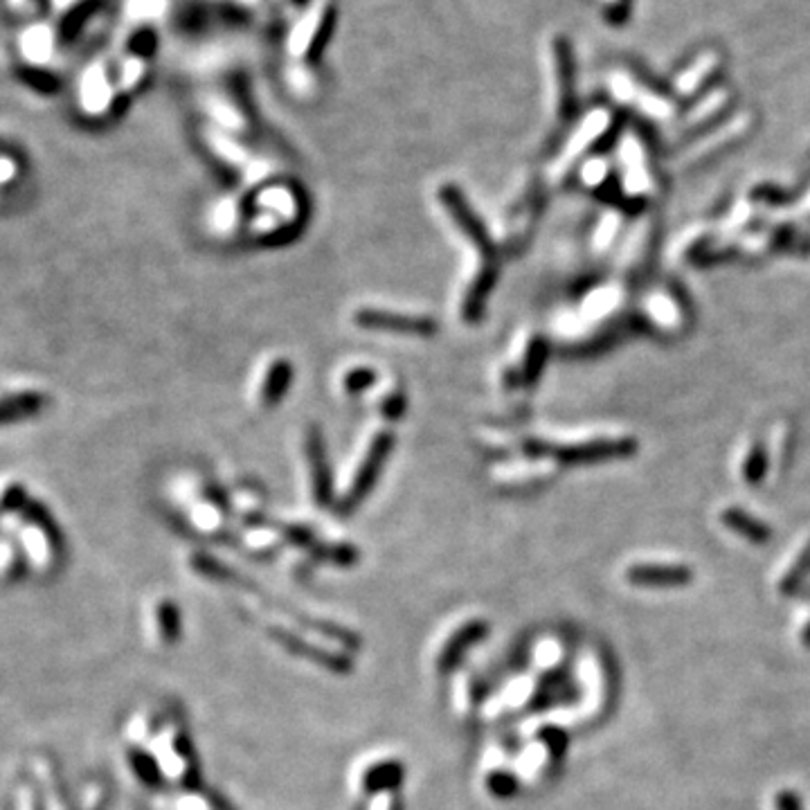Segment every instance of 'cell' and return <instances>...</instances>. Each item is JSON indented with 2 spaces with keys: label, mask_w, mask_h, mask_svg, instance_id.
Returning <instances> with one entry per match:
<instances>
[{
  "label": "cell",
  "mask_w": 810,
  "mask_h": 810,
  "mask_svg": "<svg viewBox=\"0 0 810 810\" xmlns=\"http://www.w3.org/2000/svg\"><path fill=\"white\" fill-rule=\"evenodd\" d=\"M439 198H441V203L446 205L448 214L453 216L457 228L464 232V237L471 241L477 250H480L482 257H486L491 261L493 259V246H491L489 234L484 232V225L480 223V219H477L475 212L464 201L462 192H459V189L453 187V185H446V187H441Z\"/></svg>",
  "instance_id": "obj_1"
},
{
  "label": "cell",
  "mask_w": 810,
  "mask_h": 810,
  "mask_svg": "<svg viewBox=\"0 0 810 810\" xmlns=\"http://www.w3.org/2000/svg\"><path fill=\"white\" fill-rule=\"evenodd\" d=\"M151 756L156 759L158 768L165 772L169 779L185 781L189 777L192 761H189V754L185 752L183 734L178 732V727L169 725L165 729H160L156 741H153Z\"/></svg>",
  "instance_id": "obj_2"
},
{
  "label": "cell",
  "mask_w": 810,
  "mask_h": 810,
  "mask_svg": "<svg viewBox=\"0 0 810 810\" xmlns=\"http://www.w3.org/2000/svg\"><path fill=\"white\" fill-rule=\"evenodd\" d=\"M392 444H394V439H392L390 432H383V435H378V437L372 441V446H369L367 457L363 459V464H360L358 473H356V477H354V482H351L349 491H347V495H345V500H342V502H345V504H342V509L356 507V502L363 500L365 495H367V491L372 489L376 475L381 473L385 459H387V455H390Z\"/></svg>",
  "instance_id": "obj_3"
},
{
  "label": "cell",
  "mask_w": 810,
  "mask_h": 810,
  "mask_svg": "<svg viewBox=\"0 0 810 810\" xmlns=\"http://www.w3.org/2000/svg\"><path fill=\"white\" fill-rule=\"evenodd\" d=\"M356 324L363 329H378V331H394V333H412V336H430L435 333V320L423 318V315H405V313H390V311H376V309H363L356 313Z\"/></svg>",
  "instance_id": "obj_4"
},
{
  "label": "cell",
  "mask_w": 810,
  "mask_h": 810,
  "mask_svg": "<svg viewBox=\"0 0 810 810\" xmlns=\"http://www.w3.org/2000/svg\"><path fill=\"white\" fill-rule=\"evenodd\" d=\"M626 579L642 588H678L693 579V572L684 565H633L626 570Z\"/></svg>",
  "instance_id": "obj_5"
},
{
  "label": "cell",
  "mask_w": 810,
  "mask_h": 810,
  "mask_svg": "<svg viewBox=\"0 0 810 810\" xmlns=\"http://www.w3.org/2000/svg\"><path fill=\"white\" fill-rule=\"evenodd\" d=\"M486 630L489 628H486L484 621H477V619L464 621L462 626H457L439 646V651L435 655L437 669H441V671L450 669V666L459 660V655H462L468 646L480 642V639L486 635Z\"/></svg>",
  "instance_id": "obj_6"
},
{
  "label": "cell",
  "mask_w": 810,
  "mask_h": 810,
  "mask_svg": "<svg viewBox=\"0 0 810 810\" xmlns=\"http://www.w3.org/2000/svg\"><path fill=\"white\" fill-rule=\"evenodd\" d=\"M403 779V765L394 759H376L367 763L363 770L358 772L356 788L360 792H372V795H381V792H394Z\"/></svg>",
  "instance_id": "obj_7"
},
{
  "label": "cell",
  "mask_w": 810,
  "mask_h": 810,
  "mask_svg": "<svg viewBox=\"0 0 810 810\" xmlns=\"http://www.w3.org/2000/svg\"><path fill=\"white\" fill-rule=\"evenodd\" d=\"M309 464H311V482H313V495L320 502V507L329 502L331 498V480L327 468V455H324V444L318 430H311L309 435Z\"/></svg>",
  "instance_id": "obj_8"
},
{
  "label": "cell",
  "mask_w": 810,
  "mask_h": 810,
  "mask_svg": "<svg viewBox=\"0 0 810 810\" xmlns=\"http://www.w3.org/2000/svg\"><path fill=\"white\" fill-rule=\"evenodd\" d=\"M621 160H624L626 169V189L628 192H644L648 187L646 169H644V153L639 149V142L635 138H626L621 144Z\"/></svg>",
  "instance_id": "obj_9"
},
{
  "label": "cell",
  "mask_w": 810,
  "mask_h": 810,
  "mask_svg": "<svg viewBox=\"0 0 810 810\" xmlns=\"http://www.w3.org/2000/svg\"><path fill=\"white\" fill-rule=\"evenodd\" d=\"M554 59H556V72H558V88H561V111L570 113L572 111V59H570V48H567L565 39L554 41Z\"/></svg>",
  "instance_id": "obj_10"
},
{
  "label": "cell",
  "mask_w": 810,
  "mask_h": 810,
  "mask_svg": "<svg viewBox=\"0 0 810 810\" xmlns=\"http://www.w3.org/2000/svg\"><path fill=\"white\" fill-rule=\"evenodd\" d=\"M151 628L160 642L171 644L180 635V617L171 601H158L151 612Z\"/></svg>",
  "instance_id": "obj_11"
},
{
  "label": "cell",
  "mask_w": 810,
  "mask_h": 810,
  "mask_svg": "<svg viewBox=\"0 0 810 810\" xmlns=\"http://www.w3.org/2000/svg\"><path fill=\"white\" fill-rule=\"evenodd\" d=\"M723 520H725V525H727L729 529H734L736 534L745 536L747 540H750V543H759V545H761V543H768L770 529L765 527V525H761L759 520H754V518L747 516V513L736 511V509H729V511H725Z\"/></svg>",
  "instance_id": "obj_12"
},
{
  "label": "cell",
  "mask_w": 810,
  "mask_h": 810,
  "mask_svg": "<svg viewBox=\"0 0 810 810\" xmlns=\"http://www.w3.org/2000/svg\"><path fill=\"white\" fill-rule=\"evenodd\" d=\"M288 385H291V365L279 360V363L268 369L264 387H261V399H264L266 405L277 403L288 390Z\"/></svg>",
  "instance_id": "obj_13"
},
{
  "label": "cell",
  "mask_w": 810,
  "mask_h": 810,
  "mask_svg": "<svg viewBox=\"0 0 810 810\" xmlns=\"http://www.w3.org/2000/svg\"><path fill=\"white\" fill-rule=\"evenodd\" d=\"M716 63H718V59L714 57V54H702V57L678 79V93H682V95L693 93V90L700 86V81H705L709 72L714 70Z\"/></svg>",
  "instance_id": "obj_14"
},
{
  "label": "cell",
  "mask_w": 810,
  "mask_h": 810,
  "mask_svg": "<svg viewBox=\"0 0 810 810\" xmlns=\"http://www.w3.org/2000/svg\"><path fill=\"white\" fill-rule=\"evenodd\" d=\"M810 572V543L801 549V554L797 556V561L790 565V570L783 576L781 583H779V592L781 594H792L795 592L804 579Z\"/></svg>",
  "instance_id": "obj_15"
},
{
  "label": "cell",
  "mask_w": 810,
  "mask_h": 810,
  "mask_svg": "<svg viewBox=\"0 0 810 810\" xmlns=\"http://www.w3.org/2000/svg\"><path fill=\"white\" fill-rule=\"evenodd\" d=\"M484 786H486V790L491 792L493 797L509 799L518 792V779L513 777V774L507 772V770H493V772L486 774Z\"/></svg>",
  "instance_id": "obj_16"
},
{
  "label": "cell",
  "mask_w": 810,
  "mask_h": 810,
  "mask_svg": "<svg viewBox=\"0 0 810 810\" xmlns=\"http://www.w3.org/2000/svg\"><path fill=\"white\" fill-rule=\"evenodd\" d=\"M538 738H540V745H543L545 752L549 754V759H554V761L563 759V754L567 750V734L561 727H552V725L543 727L540 729Z\"/></svg>",
  "instance_id": "obj_17"
},
{
  "label": "cell",
  "mask_w": 810,
  "mask_h": 810,
  "mask_svg": "<svg viewBox=\"0 0 810 810\" xmlns=\"http://www.w3.org/2000/svg\"><path fill=\"white\" fill-rule=\"evenodd\" d=\"M129 48L144 57V54H151L153 48H156V36H153L151 30H140L133 34V39L129 41Z\"/></svg>",
  "instance_id": "obj_18"
},
{
  "label": "cell",
  "mask_w": 810,
  "mask_h": 810,
  "mask_svg": "<svg viewBox=\"0 0 810 810\" xmlns=\"http://www.w3.org/2000/svg\"><path fill=\"white\" fill-rule=\"evenodd\" d=\"M651 313H653V318L657 322H662V324H669L671 315H673V318H678V313H675L673 304L662 295H655L651 300Z\"/></svg>",
  "instance_id": "obj_19"
},
{
  "label": "cell",
  "mask_w": 810,
  "mask_h": 810,
  "mask_svg": "<svg viewBox=\"0 0 810 810\" xmlns=\"http://www.w3.org/2000/svg\"><path fill=\"white\" fill-rule=\"evenodd\" d=\"M174 810H212V804L203 795H180L174 799Z\"/></svg>",
  "instance_id": "obj_20"
},
{
  "label": "cell",
  "mask_w": 810,
  "mask_h": 810,
  "mask_svg": "<svg viewBox=\"0 0 810 810\" xmlns=\"http://www.w3.org/2000/svg\"><path fill=\"white\" fill-rule=\"evenodd\" d=\"M374 383V374L369 372V369H356V372H351L345 381V387L349 392H358V390H365L367 385Z\"/></svg>",
  "instance_id": "obj_21"
},
{
  "label": "cell",
  "mask_w": 810,
  "mask_h": 810,
  "mask_svg": "<svg viewBox=\"0 0 810 810\" xmlns=\"http://www.w3.org/2000/svg\"><path fill=\"white\" fill-rule=\"evenodd\" d=\"M617 225H619V216L617 214H606V219L601 221V228H599V237H597V243H599V248H606L608 243H610V239L615 237V232H617Z\"/></svg>",
  "instance_id": "obj_22"
},
{
  "label": "cell",
  "mask_w": 810,
  "mask_h": 810,
  "mask_svg": "<svg viewBox=\"0 0 810 810\" xmlns=\"http://www.w3.org/2000/svg\"><path fill=\"white\" fill-rule=\"evenodd\" d=\"M774 808L777 810H804L801 808V799L795 790H781L774 797Z\"/></svg>",
  "instance_id": "obj_23"
},
{
  "label": "cell",
  "mask_w": 810,
  "mask_h": 810,
  "mask_svg": "<svg viewBox=\"0 0 810 810\" xmlns=\"http://www.w3.org/2000/svg\"><path fill=\"white\" fill-rule=\"evenodd\" d=\"M606 176V165H603V160H592V162H588V165H585V169H583V178H585V183H601V178Z\"/></svg>",
  "instance_id": "obj_24"
},
{
  "label": "cell",
  "mask_w": 810,
  "mask_h": 810,
  "mask_svg": "<svg viewBox=\"0 0 810 810\" xmlns=\"http://www.w3.org/2000/svg\"><path fill=\"white\" fill-rule=\"evenodd\" d=\"M394 801H396L394 792H381V795H376L372 799V806H369V810H394Z\"/></svg>",
  "instance_id": "obj_25"
},
{
  "label": "cell",
  "mask_w": 810,
  "mask_h": 810,
  "mask_svg": "<svg viewBox=\"0 0 810 810\" xmlns=\"http://www.w3.org/2000/svg\"><path fill=\"white\" fill-rule=\"evenodd\" d=\"M801 642H804V646H808V648H810V621H808V624H806L804 633H801Z\"/></svg>",
  "instance_id": "obj_26"
},
{
  "label": "cell",
  "mask_w": 810,
  "mask_h": 810,
  "mask_svg": "<svg viewBox=\"0 0 810 810\" xmlns=\"http://www.w3.org/2000/svg\"><path fill=\"white\" fill-rule=\"evenodd\" d=\"M608 3H617V0H608Z\"/></svg>",
  "instance_id": "obj_27"
}]
</instances>
